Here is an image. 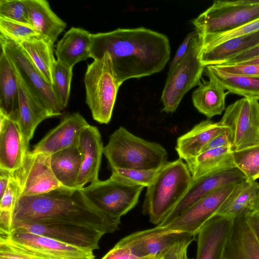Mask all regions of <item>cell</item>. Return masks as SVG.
I'll return each instance as SVG.
<instances>
[{"mask_svg":"<svg viewBox=\"0 0 259 259\" xmlns=\"http://www.w3.org/2000/svg\"><path fill=\"white\" fill-rule=\"evenodd\" d=\"M90 52L94 60L108 53L122 84L161 71L169 60L170 47L165 34L141 27L92 34Z\"/></svg>","mask_w":259,"mask_h":259,"instance_id":"6da1fadb","label":"cell"},{"mask_svg":"<svg viewBox=\"0 0 259 259\" xmlns=\"http://www.w3.org/2000/svg\"><path fill=\"white\" fill-rule=\"evenodd\" d=\"M32 223L82 225L106 234L119 229L120 219L101 211L80 189L63 187L38 195L19 197L13 211V230Z\"/></svg>","mask_w":259,"mask_h":259,"instance_id":"7a4b0ae2","label":"cell"},{"mask_svg":"<svg viewBox=\"0 0 259 259\" xmlns=\"http://www.w3.org/2000/svg\"><path fill=\"white\" fill-rule=\"evenodd\" d=\"M193 180L186 163L179 158L161 166L147 188L143 212L159 225L178 204Z\"/></svg>","mask_w":259,"mask_h":259,"instance_id":"3957f363","label":"cell"},{"mask_svg":"<svg viewBox=\"0 0 259 259\" xmlns=\"http://www.w3.org/2000/svg\"><path fill=\"white\" fill-rule=\"evenodd\" d=\"M103 154L111 168L156 169L167 162L160 144L138 137L120 126L110 136Z\"/></svg>","mask_w":259,"mask_h":259,"instance_id":"277c9868","label":"cell"},{"mask_svg":"<svg viewBox=\"0 0 259 259\" xmlns=\"http://www.w3.org/2000/svg\"><path fill=\"white\" fill-rule=\"evenodd\" d=\"M84 83L85 103L91 111L93 118L101 124L108 123L121 83L115 74L110 56L108 53L88 64Z\"/></svg>","mask_w":259,"mask_h":259,"instance_id":"5b68a950","label":"cell"},{"mask_svg":"<svg viewBox=\"0 0 259 259\" xmlns=\"http://www.w3.org/2000/svg\"><path fill=\"white\" fill-rule=\"evenodd\" d=\"M259 18V0H216L192 23L199 34H218L235 29Z\"/></svg>","mask_w":259,"mask_h":259,"instance_id":"8992f818","label":"cell"},{"mask_svg":"<svg viewBox=\"0 0 259 259\" xmlns=\"http://www.w3.org/2000/svg\"><path fill=\"white\" fill-rule=\"evenodd\" d=\"M202 44L199 34L193 38L185 56L168 71L161 98L163 111H175L184 95L201 83L202 74L205 67L199 59Z\"/></svg>","mask_w":259,"mask_h":259,"instance_id":"52a82bcc","label":"cell"},{"mask_svg":"<svg viewBox=\"0 0 259 259\" xmlns=\"http://www.w3.org/2000/svg\"><path fill=\"white\" fill-rule=\"evenodd\" d=\"M144 187L126 184L110 177L80 189L97 208L114 219H120L134 208Z\"/></svg>","mask_w":259,"mask_h":259,"instance_id":"ba28073f","label":"cell"},{"mask_svg":"<svg viewBox=\"0 0 259 259\" xmlns=\"http://www.w3.org/2000/svg\"><path fill=\"white\" fill-rule=\"evenodd\" d=\"M219 123L229 131L233 151L259 144L258 100H237L225 109Z\"/></svg>","mask_w":259,"mask_h":259,"instance_id":"9c48e42d","label":"cell"},{"mask_svg":"<svg viewBox=\"0 0 259 259\" xmlns=\"http://www.w3.org/2000/svg\"><path fill=\"white\" fill-rule=\"evenodd\" d=\"M1 50L29 91L47 107L59 116L63 108L58 102L53 87L48 83L19 44L0 35Z\"/></svg>","mask_w":259,"mask_h":259,"instance_id":"30bf717a","label":"cell"},{"mask_svg":"<svg viewBox=\"0 0 259 259\" xmlns=\"http://www.w3.org/2000/svg\"><path fill=\"white\" fill-rule=\"evenodd\" d=\"M0 240L44 259H95L92 250L19 229L1 235Z\"/></svg>","mask_w":259,"mask_h":259,"instance_id":"8fae6325","label":"cell"},{"mask_svg":"<svg viewBox=\"0 0 259 259\" xmlns=\"http://www.w3.org/2000/svg\"><path fill=\"white\" fill-rule=\"evenodd\" d=\"M12 175L20 187V196H35L63 188L52 171L50 155L47 154L28 150L21 166Z\"/></svg>","mask_w":259,"mask_h":259,"instance_id":"7c38bea8","label":"cell"},{"mask_svg":"<svg viewBox=\"0 0 259 259\" xmlns=\"http://www.w3.org/2000/svg\"><path fill=\"white\" fill-rule=\"evenodd\" d=\"M238 184L227 185L213 191L199 199L169 224L161 228L195 236L205 223L217 214Z\"/></svg>","mask_w":259,"mask_h":259,"instance_id":"4fadbf2b","label":"cell"},{"mask_svg":"<svg viewBox=\"0 0 259 259\" xmlns=\"http://www.w3.org/2000/svg\"><path fill=\"white\" fill-rule=\"evenodd\" d=\"M246 180L244 174L236 166L219 169L193 179L182 199L157 226H166L199 199L213 191Z\"/></svg>","mask_w":259,"mask_h":259,"instance_id":"5bb4252c","label":"cell"},{"mask_svg":"<svg viewBox=\"0 0 259 259\" xmlns=\"http://www.w3.org/2000/svg\"><path fill=\"white\" fill-rule=\"evenodd\" d=\"M16 229L50 237L92 251L99 249L100 240L105 234L91 227L64 223L28 224Z\"/></svg>","mask_w":259,"mask_h":259,"instance_id":"9a60e30c","label":"cell"},{"mask_svg":"<svg viewBox=\"0 0 259 259\" xmlns=\"http://www.w3.org/2000/svg\"><path fill=\"white\" fill-rule=\"evenodd\" d=\"M190 235H192L165 230L156 226L154 228L130 234L121 239L117 244L127 247L139 257L159 258L176 241Z\"/></svg>","mask_w":259,"mask_h":259,"instance_id":"2e32d148","label":"cell"},{"mask_svg":"<svg viewBox=\"0 0 259 259\" xmlns=\"http://www.w3.org/2000/svg\"><path fill=\"white\" fill-rule=\"evenodd\" d=\"M89 124L78 112L66 115L60 123L50 131L33 146L34 152L51 155L78 145L82 131Z\"/></svg>","mask_w":259,"mask_h":259,"instance_id":"e0dca14e","label":"cell"},{"mask_svg":"<svg viewBox=\"0 0 259 259\" xmlns=\"http://www.w3.org/2000/svg\"><path fill=\"white\" fill-rule=\"evenodd\" d=\"M18 83L19 107L17 117L25 149L28 150L29 142L38 125L43 120L58 116L46 107L29 91L15 71Z\"/></svg>","mask_w":259,"mask_h":259,"instance_id":"ac0fdd59","label":"cell"},{"mask_svg":"<svg viewBox=\"0 0 259 259\" xmlns=\"http://www.w3.org/2000/svg\"><path fill=\"white\" fill-rule=\"evenodd\" d=\"M234 218L215 214L202 227L196 235V259H224V252Z\"/></svg>","mask_w":259,"mask_h":259,"instance_id":"d6986e66","label":"cell"},{"mask_svg":"<svg viewBox=\"0 0 259 259\" xmlns=\"http://www.w3.org/2000/svg\"><path fill=\"white\" fill-rule=\"evenodd\" d=\"M78 147L82 155V162L76 188L80 189L88 183L99 180L104 147L101 134L96 126L89 124L82 131Z\"/></svg>","mask_w":259,"mask_h":259,"instance_id":"ffe728a7","label":"cell"},{"mask_svg":"<svg viewBox=\"0 0 259 259\" xmlns=\"http://www.w3.org/2000/svg\"><path fill=\"white\" fill-rule=\"evenodd\" d=\"M27 151L17 120L0 112V168L18 169Z\"/></svg>","mask_w":259,"mask_h":259,"instance_id":"44dd1931","label":"cell"},{"mask_svg":"<svg viewBox=\"0 0 259 259\" xmlns=\"http://www.w3.org/2000/svg\"><path fill=\"white\" fill-rule=\"evenodd\" d=\"M224 259H259V244L245 215L234 219Z\"/></svg>","mask_w":259,"mask_h":259,"instance_id":"7402d4cb","label":"cell"},{"mask_svg":"<svg viewBox=\"0 0 259 259\" xmlns=\"http://www.w3.org/2000/svg\"><path fill=\"white\" fill-rule=\"evenodd\" d=\"M226 129L219 122H214L208 119L196 124L178 138L176 150L179 158L186 161L196 156Z\"/></svg>","mask_w":259,"mask_h":259,"instance_id":"603a6c76","label":"cell"},{"mask_svg":"<svg viewBox=\"0 0 259 259\" xmlns=\"http://www.w3.org/2000/svg\"><path fill=\"white\" fill-rule=\"evenodd\" d=\"M91 35L79 27H71L56 46L58 61L71 67L77 63L91 57Z\"/></svg>","mask_w":259,"mask_h":259,"instance_id":"cb8c5ba5","label":"cell"},{"mask_svg":"<svg viewBox=\"0 0 259 259\" xmlns=\"http://www.w3.org/2000/svg\"><path fill=\"white\" fill-rule=\"evenodd\" d=\"M258 45L259 31L233 38L211 48H201L200 61L205 66L220 64Z\"/></svg>","mask_w":259,"mask_h":259,"instance_id":"d4e9b609","label":"cell"},{"mask_svg":"<svg viewBox=\"0 0 259 259\" xmlns=\"http://www.w3.org/2000/svg\"><path fill=\"white\" fill-rule=\"evenodd\" d=\"M18 44L30 57L46 81L53 87V73L57 61L54 55V42L40 34Z\"/></svg>","mask_w":259,"mask_h":259,"instance_id":"484cf974","label":"cell"},{"mask_svg":"<svg viewBox=\"0 0 259 259\" xmlns=\"http://www.w3.org/2000/svg\"><path fill=\"white\" fill-rule=\"evenodd\" d=\"M31 26L54 42L66 27V23L51 9L46 0H25Z\"/></svg>","mask_w":259,"mask_h":259,"instance_id":"4316f807","label":"cell"},{"mask_svg":"<svg viewBox=\"0 0 259 259\" xmlns=\"http://www.w3.org/2000/svg\"><path fill=\"white\" fill-rule=\"evenodd\" d=\"M81 162L82 155L78 145L50 155L52 171L61 185L66 188L77 189Z\"/></svg>","mask_w":259,"mask_h":259,"instance_id":"83f0119b","label":"cell"},{"mask_svg":"<svg viewBox=\"0 0 259 259\" xmlns=\"http://www.w3.org/2000/svg\"><path fill=\"white\" fill-rule=\"evenodd\" d=\"M193 92V104L195 108L208 118L221 115L225 109V99L229 94L214 79L208 77Z\"/></svg>","mask_w":259,"mask_h":259,"instance_id":"f1b7e54d","label":"cell"},{"mask_svg":"<svg viewBox=\"0 0 259 259\" xmlns=\"http://www.w3.org/2000/svg\"><path fill=\"white\" fill-rule=\"evenodd\" d=\"M19 107L18 83L8 58L1 50L0 56V112L17 120Z\"/></svg>","mask_w":259,"mask_h":259,"instance_id":"f546056e","label":"cell"},{"mask_svg":"<svg viewBox=\"0 0 259 259\" xmlns=\"http://www.w3.org/2000/svg\"><path fill=\"white\" fill-rule=\"evenodd\" d=\"M259 184L247 180L238 184L217 214L235 218L253 213V204Z\"/></svg>","mask_w":259,"mask_h":259,"instance_id":"4dcf8cb0","label":"cell"},{"mask_svg":"<svg viewBox=\"0 0 259 259\" xmlns=\"http://www.w3.org/2000/svg\"><path fill=\"white\" fill-rule=\"evenodd\" d=\"M205 75L220 83L229 93L259 100V77L234 74L206 66Z\"/></svg>","mask_w":259,"mask_h":259,"instance_id":"1f68e13d","label":"cell"},{"mask_svg":"<svg viewBox=\"0 0 259 259\" xmlns=\"http://www.w3.org/2000/svg\"><path fill=\"white\" fill-rule=\"evenodd\" d=\"M230 147L209 149L186 160L193 179H196L211 171L235 166Z\"/></svg>","mask_w":259,"mask_h":259,"instance_id":"d6a6232c","label":"cell"},{"mask_svg":"<svg viewBox=\"0 0 259 259\" xmlns=\"http://www.w3.org/2000/svg\"><path fill=\"white\" fill-rule=\"evenodd\" d=\"M234 164L245 175L248 181L259 178V144L233 151Z\"/></svg>","mask_w":259,"mask_h":259,"instance_id":"836d02e7","label":"cell"},{"mask_svg":"<svg viewBox=\"0 0 259 259\" xmlns=\"http://www.w3.org/2000/svg\"><path fill=\"white\" fill-rule=\"evenodd\" d=\"M73 67L57 60L53 73V89L56 98L64 109L69 99Z\"/></svg>","mask_w":259,"mask_h":259,"instance_id":"e575fe53","label":"cell"},{"mask_svg":"<svg viewBox=\"0 0 259 259\" xmlns=\"http://www.w3.org/2000/svg\"><path fill=\"white\" fill-rule=\"evenodd\" d=\"M159 168L156 169L113 168L111 169L112 173L110 177L130 185L147 187L153 181Z\"/></svg>","mask_w":259,"mask_h":259,"instance_id":"d590c367","label":"cell"},{"mask_svg":"<svg viewBox=\"0 0 259 259\" xmlns=\"http://www.w3.org/2000/svg\"><path fill=\"white\" fill-rule=\"evenodd\" d=\"M259 31V18L233 30L218 34L201 35L202 48H209L228 40Z\"/></svg>","mask_w":259,"mask_h":259,"instance_id":"8d00e7d4","label":"cell"},{"mask_svg":"<svg viewBox=\"0 0 259 259\" xmlns=\"http://www.w3.org/2000/svg\"><path fill=\"white\" fill-rule=\"evenodd\" d=\"M1 35L17 43L40 34L31 25L0 18Z\"/></svg>","mask_w":259,"mask_h":259,"instance_id":"74e56055","label":"cell"},{"mask_svg":"<svg viewBox=\"0 0 259 259\" xmlns=\"http://www.w3.org/2000/svg\"><path fill=\"white\" fill-rule=\"evenodd\" d=\"M0 18L31 25L25 0H0Z\"/></svg>","mask_w":259,"mask_h":259,"instance_id":"f35d334b","label":"cell"},{"mask_svg":"<svg viewBox=\"0 0 259 259\" xmlns=\"http://www.w3.org/2000/svg\"><path fill=\"white\" fill-rule=\"evenodd\" d=\"M194 237V236L190 235L176 241L159 259H190L187 255V250Z\"/></svg>","mask_w":259,"mask_h":259,"instance_id":"ab89813d","label":"cell"},{"mask_svg":"<svg viewBox=\"0 0 259 259\" xmlns=\"http://www.w3.org/2000/svg\"><path fill=\"white\" fill-rule=\"evenodd\" d=\"M20 196V187L12 175L8 187L1 198L0 210L13 212Z\"/></svg>","mask_w":259,"mask_h":259,"instance_id":"60d3db41","label":"cell"},{"mask_svg":"<svg viewBox=\"0 0 259 259\" xmlns=\"http://www.w3.org/2000/svg\"><path fill=\"white\" fill-rule=\"evenodd\" d=\"M217 69L229 73L259 77V65H213Z\"/></svg>","mask_w":259,"mask_h":259,"instance_id":"b9f144b4","label":"cell"},{"mask_svg":"<svg viewBox=\"0 0 259 259\" xmlns=\"http://www.w3.org/2000/svg\"><path fill=\"white\" fill-rule=\"evenodd\" d=\"M0 259H44L22 251L0 240Z\"/></svg>","mask_w":259,"mask_h":259,"instance_id":"7bdbcfd3","label":"cell"},{"mask_svg":"<svg viewBox=\"0 0 259 259\" xmlns=\"http://www.w3.org/2000/svg\"><path fill=\"white\" fill-rule=\"evenodd\" d=\"M101 259H159L156 257H140L123 245L116 244Z\"/></svg>","mask_w":259,"mask_h":259,"instance_id":"ee69618b","label":"cell"},{"mask_svg":"<svg viewBox=\"0 0 259 259\" xmlns=\"http://www.w3.org/2000/svg\"><path fill=\"white\" fill-rule=\"evenodd\" d=\"M198 34V32L195 30V31L189 33L186 36L182 43L178 49L176 53L170 64L169 71L171 70L177 65V64L183 58L187 52L191 39L194 37L197 36Z\"/></svg>","mask_w":259,"mask_h":259,"instance_id":"f6af8a7d","label":"cell"},{"mask_svg":"<svg viewBox=\"0 0 259 259\" xmlns=\"http://www.w3.org/2000/svg\"><path fill=\"white\" fill-rule=\"evenodd\" d=\"M221 147H230L232 148V144L229 137V131L227 128L224 132L218 135L210 141L204 148L202 152L209 149Z\"/></svg>","mask_w":259,"mask_h":259,"instance_id":"bcb514c9","label":"cell"},{"mask_svg":"<svg viewBox=\"0 0 259 259\" xmlns=\"http://www.w3.org/2000/svg\"><path fill=\"white\" fill-rule=\"evenodd\" d=\"M13 230V212L0 210L1 235H8Z\"/></svg>","mask_w":259,"mask_h":259,"instance_id":"7dc6e473","label":"cell"},{"mask_svg":"<svg viewBox=\"0 0 259 259\" xmlns=\"http://www.w3.org/2000/svg\"><path fill=\"white\" fill-rule=\"evenodd\" d=\"M259 56V45L237 55L220 65H234L238 62ZM218 65V64H217Z\"/></svg>","mask_w":259,"mask_h":259,"instance_id":"c3c4849f","label":"cell"},{"mask_svg":"<svg viewBox=\"0 0 259 259\" xmlns=\"http://www.w3.org/2000/svg\"><path fill=\"white\" fill-rule=\"evenodd\" d=\"M247 223L250 227L259 244V214L251 213L245 215Z\"/></svg>","mask_w":259,"mask_h":259,"instance_id":"681fc988","label":"cell"},{"mask_svg":"<svg viewBox=\"0 0 259 259\" xmlns=\"http://www.w3.org/2000/svg\"><path fill=\"white\" fill-rule=\"evenodd\" d=\"M12 176V172L0 168V198L6 191Z\"/></svg>","mask_w":259,"mask_h":259,"instance_id":"f907efd6","label":"cell"},{"mask_svg":"<svg viewBox=\"0 0 259 259\" xmlns=\"http://www.w3.org/2000/svg\"><path fill=\"white\" fill-rule=\"evenodd\" d=\"M234 65H259V56L238 62Z\"/></svg>","mask_w":259,"mask_h":259,"instance_id":"816d5d0a","label":"cell"},{"mask_svg":"<svg viewBox=\"0 0 259 259\" xmlns=\"http://www.w3.org/2000/svg\"><path fill=\"white\" fill-rule=\"evenodd\" d=\"M253 213L259 214V187L256 192L253 204Z\"/></svg>","mask_w":259,"mask_h":259,"instance_id":"f5cc1de1","label":"cell"}]
</instances>
